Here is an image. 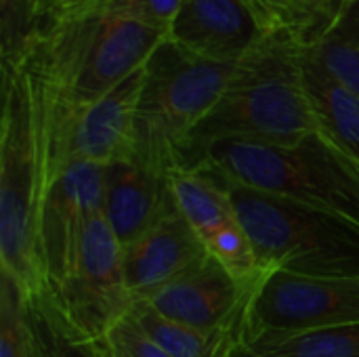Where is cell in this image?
Masks as SVG:
<instances>
[{
  "label": "cell",
  "instance_id": "6da1fadb",
  "mask_svg": "<svg viewBox=\"0 0 359 357\" xmlns=\"http://www.w3.org/2000/svg\"><path fill=\"white\" fill-rule=\"evenodd\" d=\"M305 48L267 36L242 59L208 116L191 133L181 170L194 168L217 143L297 145L318 133L303 84Z\"/></svg>",
  "mask_w": 359,
  "mask_h": 357
},
{
  "label": "cell",
  "instance_id": "7a4b0ae2",
  "mask_svg": "<svg viewBox=\"0 0 359 357\" xmlns=\"http://www.w3.org/2000/svg\"><path fill=\"white\" fill-rule=\"evenodd\" d=\"M189 170L332 215L359 229V170L318 133L297 145L223 141Z\"/></svg>",
  "mask_w": 359,
  "mask_h": 357
},
{
  "label": "cell",
  "instance_id": "3957f363",
  "mask_svg": "<svg viewBox=\"0 0 359 357\" xmlns=\"http://www.w3.org/2000/svg\"><path fill=\"white\" fill-rule=\"evenodd\" d=\"M236 67L202 59L166 36L143 65L130 160L162 175L181 170L191 133L217 105Z\"/></svg>",
  "mask_w": 359,
  "mask_h": 357
},
{
  "label": "cell",
  "instance_id": "277c9868",
  "mask_svg": "<svg viewBox=\"0 0 359 357\" xmlns=\"http://www.w3.org/2000/svg\"><path fill=\"white\" fill-rule=\"evenodd\" d=\"M164 38V32L128 19L48 17L25 63L38 67L72 101L95 103L141 69Z\"/></svg>",
  "mask_w": 359,
  "mask_h": 357
},
{
  "label": "cell",
  "instance_id": "5b68a950",
  "mask_svg": "<svg viewBox=\"0 0 359 357\" xmlns=\"http://www.w3.org/2000/svg\"><path fill=\"white\" fill-rule=\"evenodd\" d=\"M40 173L29 86L23 67L2 69L0 124V271L27 301L46 290L40 244Z\"/></svg>",
  "mask_w": 359,
  "mask_h": 357
},
{
  "label": "cell",
  "instance_id": "8992f818",
  "mask_svg": "<svg viewBox=\"0 0 359 357\" xmlns=\"http://www.w3.org/2000/svg\"><path fill=\"white\" fill-rule=\"evenodd\" d=\"M223 185L231 194L265 271L359 278V229L355 225L255 189Z\"/></svg>",
  "mask_w": 359,
  "mask_h": 357
},
{
  "label": "cell",
  "instance_id": "52a82bcc",
  "mask_svg": "<svg viewBox=\"0 0 359 357\" xmlns=\"http://www.w3.org/2000/svg\"><path fill=\"white\" fill-rule=\"evenodd\" d=\"M50 295L72 330L86 343L109 337L130 316L137 301L126 282L124 250L105 215L93 221L74 269Z\"/></svg>",
  "mask_w": 359,
  "mask_h": 357
},
{
  "label": "cell",
  "instance_id": "ba28073f",
  "mask_svg": "<svg viewBox=\"0 0 359 357\" xmlns=\"http://www.w3.org/2000/svg\"><path fill=\"white\" fill-rule=\"evenodd\" d=\"M359 322V278H316L273 271L257 290L246 345Z\"/></svg>",
  "mask_w": 359,
  "mask_h": 357
},
{
  "label": "cell",
  "instance_id": "9c48e42d",
  "mask_svg": "<svg viewBox=\"0 0 359 357\" xmlns=\"http://www.w3.org/2000/svg\"><path fill=\"white\" fill-rule=\"evenodd\" d=\"M105 206V166L72 162L46 191L40 219L38 244L44 282L57 290L76 265L84 236Z\"/></svg>",
  "mask_w": 359,
  "mask_h": 357
},
{
  "label": "cell",
  "instance_id": "30bf717a",
  "mask_svg": "<svg viewBox=\"0 0 359 357\" xmlns=\"http://www.w3.org/2000/svg\"><path fill=\"white\" fill-rule=\"evenodd\" d=\"M170 181L177 204L206 252L244 288L259 290L271 271L261 267L229 189L194 170H175Z\"/></svg>",
  "mask_w": 359,
  "mask_h": 357
},
{
  "label": "cell",
  "instance_id": "8fae6325",
  "mask_svg": "<svg viewBox=\"0 0 359 357\" xmlns=\"http://www.w3.org/2000/svg\"><path fill=\"white\" fill-rule=\"evenodd\" d=\"M257 290L244 288L219 261L202 265L158 290L147 303L168 320L200 330H242Z\"/></svg>",
  "mask_w": 359,
  "mask_h": 357
},
{
  "label": "cell",
  "instance_id": "7c38bea8",
  "mask_svg": "<svg viewBox=\"0 0 359 357\" xmlns=\"http://www.w3.org/2000/svg\"><path fill=\"white\" fill-rule=\"evenodd\" d=\"M168 38L217 63H240L267 36L242 0H181Z\"/></svg>",
  "mask_w": 359,
  "mask_h": 357
},
{
  "label": "cell",
  "instance_id": "4fadbf2b",
  "mask_svg": "<svg viewBox=\"0 0 359 357\" xmlns=\"http://www.w3.org/2000/svg\"><path fill=\"white\" fill-rule=\"evenodd\" d=\"M210 255L177 208L141 240L124 248V271L135 301H147L164 286L202 265Z\"/></svg>",
  "mask_w": 359,
  "mask_h": 357
},
{
  "label": "cell",
  "instance_id": "5bb4252c",
  "mask_svg": "<svg viewBox=\"0 0 359 357\" xmlns=\"http://www.w3.org/2000/svg\"><path fill=\"white\" fill-rule=\"evenodd\" d=\"M179 208L170 175L133 160L105 166V221L118 244L128 248Z\"/></svg>",
  "mask_w": 359,
  "mask_h": 357
},
{
  "label": "cell",
  "instance_id": "9a60e30c",
  "mask_svg": "<svg viewBox=\"0 0 359 357\" xmlns=\"http://www.w3.org/2000/svg\"><path fill=\"white\" fill-rule=\"evenodd\" d=\"M303 84L318 135L359 170V95L307 48L303 55Z\"/></svg>",
  "mask_w": 359,
  "mask_h": 357
},
{
  "label": "cell",
  "instance_id": "2e32d148",
  "mask_svg": "<svg viewBox=\"0 0 359 357\" xmlns=\"http://www.w3.org/2000/svg\"><path fill=\"white\" fill-rule=\"evenodd\" d=\"M128 320L172 357H231L246 345L242 330H200L179 324L158 314L147 301H137Z\"/></svg>",
  "mask_w": 359,
  "mask_h": 357
},
{
  "label": "cell",
  "instance_id": "e0dca14e",
  "mask_svg": "<svg viewBox=\"0 0 359 357\" xmlns=\"http://www.w3.org/2000/svg\"><path fill=\"white\" fill-rule=\"evenodd\" d=\"M46 27L44 0H0L2 69L21 67L36 50Z\"/></svg>",
  "mask_w": 359,
  "mask_h": 357
},
{
  "label": "cell",
  "instance_id": "ac0fdd59",
  "mask_svg": "<svg viewBox=\"0 0 359 357\" xmlns=\"http://www.w3.org/2000/svg\"><path fill=\"white\" fill-rule=\"evenodd\" d=\"M179 2L181 0H50L46 4V19L101 15V17L139 21L168 36Z\"/></svg>",
  "mask_w": 359,
  "mask_h": 357
},
{
  "label": "cell",
  "instance_id": "d6986e66",
  "mask_svg": "<svg viewBox=\"0 0 359 357\" xmlns=\"http://www.w3.org/2000/svg\"><path fill=\"white\" fill-rule=\"evenodd\" d=\"M265 357H359V322L248 345Z\"/></svg>",
  "mask_w": 359,
  "mask_h": 357
},
{
  "label": "cell",
  "instance_id": "ffe728a7",
  "mask_svg": "<svg viewBox=\"0 0 359 357\" xmlns=\"http://www.w3.org/2000/svg\"><path fill=\"white\" fill-rule=\"evenodd\" d=\"M0 357H42L29 301L19 284L0 271Z\"/></svg>",
  "mask_w": 359,
  "mask_h": 357
},
{
  "label": "cell",
  "instance_id": "44dd1931",
  "mask_svg": "<svg viewBox=\"0 0 359 357\" xmlns=\"http://www.w3.org/2000/svg\"><path fill=\"white\" fill-rule=\"evenodd\" d=\"M29 316L42 357H97L95 343L82 341L72 330L48 288L29 301Z\"/></svg>",
  "mask_w": 359,
  "mask_h": 357
},
{
  "label": "cell",
  "instance_id": "7402d4cb",
  "mask_svg": "<svg viewBox=\"0 0 359 357\" xmlns=\"http://www.w3.org/2000/svg\"><path fill=\"white\" fill-rule=\"evenodd\" d=\"M353 2L355 0H303L292 40L303 48H316L324 44Z\"/></svg>",
  "mask_w": 359,
  "mask_h": 357
},
{
  "label": "cell",
  "instance_id": "603a6c76",
  "mask_svg": "<svg viewBox=\"0 0 359 357\" xmlns=\"http://www.w3.org/2000/svg\"><path fill=\"white\" fill-rule=\"evenodd\" d=\"M257 19L265 36H286L292 40L303 0H242Z\"/></svg>",
  "mask_w": 359,
  "mask_h": 357
},
{
  "label": "cell",
  "instance_id": "cb8c5ba5",
  "mask_svg": "<svg viewBox=\"0 0 359 357\" xmlns=\"http://www.w3.org/2000/svg\"><path fill=\"white\" fill-rule=\"evenodd\" d=\"M307 50L359 95V50L328 42Z\"/></svg>",
  "mask_w": 359,
  "mask_h": 357
},
{
  "label": "cell",
  "instance_id": "d4e9b609",
  "mask_svg": "<svg viewBox=\"0 0 359 357\" xmlns=\"http://www.w3.org/2000/svg\"><path fill=\"white\" fill-rule=\"evenodd\" d=\"M116 349H120L126 357H172L158 343H154L135 322L128 318L120 322L109 337H105Z\"/></svg>",
  "mask_w": 359,
  "mask_h": 357
},
{
  "label": "cell",
  "instance_id": "484cf974",
  "mask_svg": "<svg viewBox=\"0 0 359 357\" xmlns=\"http://www.w3.org/2000/svg\"><path fill=\"white\" fill-rule=\"evenodd\" d=\"M328 44H337V46H347V48H355L359 50V0H355L345 15L341 17V21L334 25L332 34L326 40Z\"/></svg>",
  "mask_w": 359,
  "mask_h": 357
},
{
  "label": "cell",
  "instance_id": "4316f807",
  "mask_svg": "<svg viewBox=\"0 0 359 357\" xmlns=\"http://www.w3.org/2000/svg\"><path fill=\"white\" fill-rule=\"evenodd\" d=\"M95 351H97V357H126L120 349H116L107 339H101L95 343Z\"/></svg>",
  "mask_w": 359,
  "mask_h": 357
},
{
  "label": "cell",
  "instance_id": "83f0119b",
  "mask_svg": "<svg viewBox=\"0 0 359 357\" xmlns=\"http://www.w3.org/2000/svg\"><path fill=\"white\" fill-rule=\"evenodd\" d=\"M231 357H265V356H261V353H257L255 349H250L248 345H242L236 353Z\"/></svg>",
  "mask_w": 359,
  "mask_h": 357
},
{
  "label": "cell",
  "instance_id": "f1b7e54d",
  "mask_svg": "<svg viewBox=\"0 0 359 357\" xmlns=\"http://www.w3.org/2000/svg\"><path fill=\"white\" fill-rule=\"evenodd\" d=\"M44 2H46V4H48V2H50V0H44Z\"/></svg>",
  "mask_w": 359,
  "mask_h": 357
}]
</instances>
